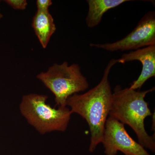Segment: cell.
Returning <instances> with one entry per match:
<instances>
[{"label": "cell", "instance_id": "obj_1", "mask_svg": "<svg viewBox=\"0 0 155 155\" xmlns=\"http://www.w3.org/2000/svg\"><path fill=\"white\" fill-rule=\"evenodd\" d=\"M117 63L116 59L111 60L104 71L101 80L96 86L82 94L72 95L67 101L66 105L70 107L72 114L80 115L88 124L91 133L89 148L90 152H93L102 141L113 98L109 74Z\"/></svg>", "mask_w": 155, "mask_h": 155}, {"label": "cell", "instance_id": "obj_2", "mask_svg": "<svg viewBox=\"0 0 155 155\" xmlns=\"http://www.w3.org/2000/svg\"><path fill=\"white\" fill-rule=\"evenodd\" d=\"M154 90L155 87H153L144 91H136L116 85L113 92L109 114L124 125L130 126L136 134L138 143L153 152L155 151V136L149 135L144 125L145 119L152 114L145 98L147 94Z\"/></svg>", "mask_w": 155, "mask_h": 155}, {"label": "cell", "instance_id": "obj_3", "mask_svg": "<svg viewBox=\"0 0 155 155\" xmlns=\"http://www.w3.org/2000/svg\"><path fill=\"white\" fill-rule=\"evenodd\" d=\"M47 96L30 94L22 97L20 112L27 122L41 134L67 130L72 112L67 107L53 108L47 103Z\"/></svg>", "mask_w": 155, "mask_h": 155}, {"label": "cell", "instance_id": "obj_4", "mask_svg": "<svg viewBox=\"0 0 155 155\" xmlns=\"http://www.w3.org/2000/svg\"><path fill=\"white\" fill-rule=\"evenodd\" d=\"M36 78L54 95L56 106L58 107H67L69 97L85 91L89 86L79 65H69L67 61L61 64H54L46 72L39 73Z\"/></svg>", "mask_w": 155, "mask_h": 155}, {"label": "cell", "instance_id": "obj_5", "mask_svg": "<svg viewBox=\"0 0 155 155\" xmlns=\"http://www.w3.org/2000/svg\"><path fill=\"white\" fill-rule=\"evenodd\" d=\"M155 45V13H147L132 31L122 39L115 42L91 43V47L102 49L110 52L139 49Z\"/></svg>", "mask_w": 155, "mask_h": 155}, {"label": "cell", "instance_id": "obj_6", "mask_svg": "<svg viewBox=\"0 0 155 155\" xmlns=\"http://www.w3.org/2000/svg\"><path fill=\"white\" fill-rule=\"evenodd\" d=\"M123 123L110 116L106 121L102 143L106 155H150L144 147L127 133Z\"/></svg>", "mask_w": 155, "mask_h": 155}, {"label": "cell", "instance_id": "obj_7", "mask_svg": "<svg viewBox=\"0 0 155 155\" xmlns=\"http://www.w3.org/2000/svg\"><path fill=\"white\" fill-rule=\"evenodd\" d=\"M137 61L142 65L141 72L137 79L134 81L129 88L136 90L141 88L146 82L155 76V45L132 51L123 54L116 59L117 63L124 64L130 61Z\"/></svg>", "mask_w": 155, "mask_h": 155}, {"label": "cell", "instance_id": "obj_8", "mask_svg": "<svg viewBox=\"0 0 155 155\" xmlns=\"http://www.w3.org/2000/svg\"><path fill=\"white\" fill-rule=\"evenodd\" d=\"M31 26L42 47L46 48L56 30L54 18L49 11H37L32 19Z\"/></svg>", "mask_w": 155, "mask_h": 155}, {"label": "cell", "instance_id": "obj_9", "mask_svg": "<svg viewBox=\"0 0 155 155\" xmlns=\"http://www.w3.org/2000/svg\"><path fill=\"white\" fill-rule=\"evenodd\" d=\"M128 0H87L88 11L86 23L90 28H94L101 21L103 15L109 10L114 8Z\"/></svg>", "mask_w": 155, "mask_h": 155}, {"label": "cell", "instance_id": "obj_10", "mask_svg": "<svg viewBox=\"0 0 155 155\" xmlns=\"http://www.w3.org/2000/svg\"><path fill=\"white\" fill-rule=\"evenodd\" d=\"M4 2L14 10L23 11L26 8L28 2L26 0H5Z\"/></svg>", "mask_w": 155, "mask_h": 155}, {"label": "cell", "instance_id": "obj_11", "mask_svg": "<svg viewBox=\"0 0 155 155\" xmlns=\"http://www.w3.org/2000/svg\"><path fill=\"white\" fill-rule=\"evenodd\" d=\"M36 4L37 11H48L53 2L51 0H37Z\"/></svg>", "mask_w": 155, "mask_h": 155}, {"label": "cell", "instance_id": "obj_12", "mask_svg": "<svg viewBox=\"0 0 155 155\" xmlns=\"http://www.w3.org/2000/svg\"><path fill=\"white\" fill-rule=\"evenodd\" d=\"M3 17V15L2 14V12L1 11V8H0V19H2Z\"/></svg>", "mask_w": 155, "mask_h": 155}]
</instances>
